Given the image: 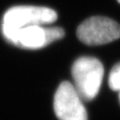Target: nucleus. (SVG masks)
Returning <instances> with one entry per match:
<instances>
[{
  "label": "nucleus",
  "mask_w": 120,
  "mask_h": 120,
  "mask_svg": "<svg viewBox=\"0 0 120 120\" xmlns=\"http://www.w3.org/2000/svg\"><path fill=\"white\" fill-rule=\"evenodd\" d=\"M117 1H118V3H119V4H120V0H117Z\"/></svg>",
  "instance_id": "8"
},
{
  "label": "nucleus",
  "mask_w": 120,
  "mask_h": 120,
  "mask_svg": "<svg viewBox=\"0 0 120 120\" xmlns=\"http://www.w3.org/2000/svg\"><path fill=\"white\" fill-rule=\"evenodd\" d=\"M53 109L59 120H88V113L82 99L75 87L64 81L54 95Z\"/></svg>",
  "instance_id": "5"
},
{
  "label": "nucleus",
  "mask_w": 120,
  "mask_h": 120,
  "mask_svg": "<svg viewBox=\"0 0 120 120\" xmlns=\"http://www.w3.org/2000/svg\"><path fill=\"white\" fill-rule=\"evenodd\" d=\"M103 66L93 57H81L72 67L74 87L84 101L94 99L98 94L103 78Z\"/></svg>",
  "instance_id": "1"
},
{
  "label": "nucleus",
  "mask_w": 120,
  "mask_h": 120,
  "mask_svg": "<svg viewBox=\"0 0 120 120\" xmlns=\"http://www.w3.org/2000/svg\"><path fill=\"white\" fill-rule=\"evenodd\" d=\"M77 36L82 43L89 46L106 44L120 38V25L109 18L91 17L79 26Z\"/></svg>",
  "instance_id": "4"
},
{
  "label": "nucleus",
  "mask_w": 120,
  "mask_h": 120,
  "mask_svg": "<svg viewBox=\"0 0 120 120\" xmlns=\"http://www.w3.org/2000/svg\"><path fill=\"white\" fill-rule=\"evenodd\" d=\"M3 35L6 41L19 48L38 49L63 38L65 33L59 27L43 28L41 25H30L17 30L4 31Z\"/></svg>",
  "instance_id": "2"
},
{
  "label": "nucleus",
  "mask_w": 120,
  "mask_h": 120,
  "mask_svg": "<svg viewBox=\"0 0 120 120\" xmlns=\"http://www.w3.org/2000/svg\"><path fill=\"white\" fill-rule=\"evenodd\" d=\"M118 92H119V95H118V97H119V101H120V90L118 91Z\"/></svg>",
  "instance_id": "7"
},
{
  "label": "nucleus",
  "mask_w": 120,
  "mask_h": 120,
  "mask_svg": "<svg viewBox=\"0 0 120 120\" xmlns=\"http://www.w3.org/2000/svg\"><path fill=\"white\" fill-rule=\"evenodd\" d=\"M109 84L111 89L114 91L120 90V63L113 66L109 77Z\"/></svg>",
  "instance_id": "6"
},
{
  "label": "nucleus",
  "mask_w": 120,
  "mask_h": 120,
  "mask_svg": "<svg viewBox=\"0 0 120 120\" xmlns=\"http://www.w3.org/2000/svg\"><path fill=\"white\" fill-rule=\"evenodd\" d=\"M57 13L52 8L38 6H15L6 11L2 32L13 31L30 25L49 24L55 22Z\"/></svg>",
  "instance_id": "3"
}]
</instances>
